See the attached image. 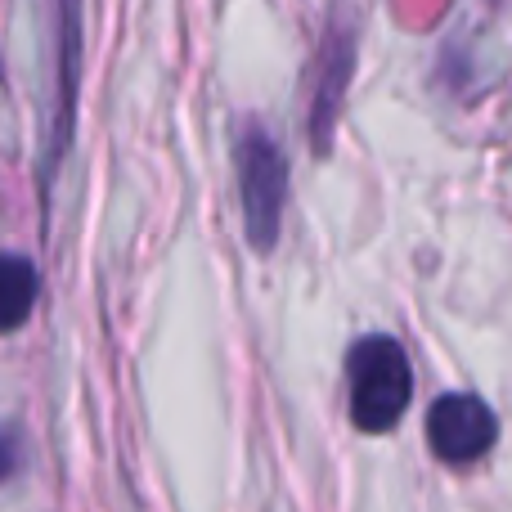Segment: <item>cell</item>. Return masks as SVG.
Returning <instances> with one entry per match:
<instances>
[{"instance_id":"6da1fadb","label":"cell","mask_w":512,"mask_h":512,"mask_svg":"<svg viewBox=\"0 0 512 512\" xmlns=\"http://www.w3.org/2000/svg\"><path fill=\"white\" fill-rule=\"evenodd\" d=\"M414 396V369L396 337H364L351 351V423L360 432H391Z\"/></svg>"},{"instance_id":"7a4b0ae2","label":"cell","mask_w":512,"mask_h":512,"mask_svg":"<svg viewBox=\"0 0 512 512\" xmlns=\"http://www.w3.org/2000/svg\"><path fill=\"white\" fill-rule=\"evenodd\" d=\"M239 180H243V207H248V239L256 248H270L279 234L283 194H288V167H283L279 144L270 131L248 126L239 144Z\"/></svg>"},{"instance_id":"3957f363","label":"cell","mask_w":512,"mask_h":512,"mask_svg":"<svg viewBox=\"0 0 512 512\" xmlns=\"http://www.w3.org/2000/svg\"><path fill=\"white\" fill-rule=\"evenodd\" d=\"M499 423L490 414V405L481 396H468V391H454V396H441L427 414V441L441 454L445 463H472L495 445Z\"/></svg>"},{"instance_id":"277c9868","label":"cell","mask_w":512,"mask_h":512,"mask_svg":"<svg viewBox=\"0 0 512 512\" xmlns=\"http://www.w3.org/2000/svg\"><path fill=\"white\" fill-rule=\"evenodd\" d=\"M36 288H41L36 265L27 256L0 252V333H14V328L27 324V315L36 306Z\"/></svg>"},{"instance_id":"5b68a950","label":"cell","mask_w":512,"mask_h":512,"mask_svg":"<svg viewBox=\"0 0 512 512\" xmlns=\"http://www.w3.org/2000/svg\"><path fill=\"white\" fill-rule=\"evenodd\" d=\"M14 468H18V445H14V436L0 427V481L14 477Z\"/></svg>"}]
</instances>
